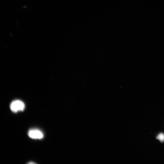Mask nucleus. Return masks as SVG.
I'll use <instances>...</instances> for the list:
<instances>
[{
	"label": "nucleus",
	"instance_id": "f257e3e1",
	"mask_svg": "<svg viewBox=\"0 0 164 164\" xmlns=\"http://www.w3.org/2000/svg\"><path fill=\"white\" fill-rule=\"evenodd\" d=\"M25 106L24 102L19 100H16L13 101L10 105L11 110L15 113L19 111H23L25 108Z\"/></svg>",
	"mask_w": 164,
	"mask_h": 164
},
{
	"label": "nucleus",
	"instance_id": "f03ea898",
	"mask_svg": "<svg viewBox=\"0 0 164 164\" xmlns=\"http://www.w3.org/2000/svg\"><path fill=\"white\" fill-rule=\"evenodd\" d=\"M30 137L34 139H41L43 137V134L42 132L36 129H31L28 132Z\"/></svg>",
	"mask_w": 164,
	"mask_h": 164
},
{
	"label": "nucleus",
	"instance_id": "7ed1b4c3",
	"mask_svg": "<svg viewBox=\"0 0 164 164\" xmlns=\"http://www.w3.org/2000/svg\"><path fill=\"white\" fill-rule=\"evenodd\" d=\"M156 139H158L161 142H164V134L163 133H160L156 137Z\"/></svg>",
	"mask_w": 164,
	"mask_h": 164
}]
</instances>
